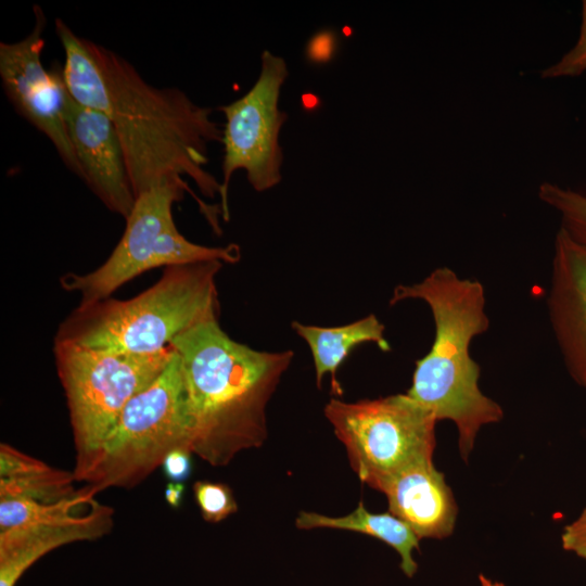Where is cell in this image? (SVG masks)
Returning <instances> with one entry per match:
<instances>
[{"mask_svg":"<svg viewBox=\"0 0 586 586\" xmlns=\"http://www.w3.org/2000/svg\"><path fill=\"white\" fill-rule=\"evenodd\" d=\"M113 509L68 522L44 523L0 532V586H15L39 559L62 546L101 538L113 526Z\"/></svg>","mask_w":586,"mask_h":586,"instance_id":"cell-14","label":"cell"},{"mask_svg":"<svg viewBox=\"0 0 586 586\" xmlns=\"http://www.w3.org/2000/svg\"><path fill=\"white\" fill-rule=\"evenodd\" d=\"M537 195L558 213L561 228L586 249V194L545 181L539 186Z\"/></svg>","mask_w":586,"mask_h":586,"instance_id":"cell-19","label":"cell"},{"mask_svg":"<svg viewBox=\"0 0 586 586\" xmlns=\"http://www.w3.org/2000/svg\"><path fill=\"white\" fill-rule=\"evenodd\" d=\"M64 116L67 132L84 173V183L112 213L126 219L136 196L123 149L110 118L77 102L66 88Z\"/></svg>","mask_w":586,"mask_h":586,"instance_id":"cell-11","label":"cell"},{"mask_svg":"<svg viewBox=\"0 0 586 586\" xmlns=\"http://www.w3.org/2000/svg\"><path fill=\"white\" fill-rule=\"evenodd\" d=\"M380 492L387 498L388 512L405 522L419 539H444L453 534L458 508L433 460L402 470Z\"/></svg>","mask_w":586,"mask_h":586,"instance_id":"cell-13","label":"cell"},{"mask_svg":"<svg viewBox=\"0 0 586 586\" xmlns=\"http://www.w3.org/2000/svg\"><path fill=\"white\" fill-rule=\"evenodd\" d=\"M31 30L14 42H0V78L3 92L20 116L49 139L66 168L84 181V173L73 149L65 116L66 86L63 65L50 69L42 62L47 18L34 5Z\"/></svg>","mask_w":586,"mask_h":586,"instance_id":"cell-10","label":"cell"},{"mask_svg":"<svg viewBox=\"0 0 586 586\" xmlns=\"http://www.w3.org/2000/svg\"><path fill=\"white\" fill-rule=\"evenodd\" d=\"M260 61V72L253 87L241 98L219 107L225 115L219 193L225 221L230 218L228 191L237 170L245 171L247 181L257 192L276 187L282 178L279 133L288 115L279 109V98L289 69L283 58L268 50L262 53Z\"/></svg>","mask_w":586,"mask_h":586,"instance_id":"cell-9","label":"cell"},{"mask_svg":"<svg viewBox=\"0 0 586 586\" xmlns=\"http://www.w3.org/2000/svg\"><path fill=\"white\" fill-rule=\"evenodd\" d=\"M407 300L428 305L435 333L428 354L415 362L406 394L437 421L455 423L460 456L468 461L480 430L504 418L501 406L481 391V368L470 354L473 339L489 329L485 289L444 266L419 282L396 285L388 303Z\"/></svg>","mask_w":586,"mask_h":586,"instance_id":"cell-3","label":"cell"},{"mask_svg":"<svg viewBox=\"0 0 586 586\" xmlns=\"http://www.w3.org/2000/svg\"><path fill=\"white\" fill-rule=\"evenodd\" d=\"M98 493L94 487L86 485L71 497L55 502H38L23 498L0 499V532L81 519L102 506L95 499Z\"/></svg>","mask_w":586,"mask_h":586,"instance_id":"cell-18","label":"cell"},{"mask_svg":"<svg viewBox=\"0 0 586 586\" xmlns=\"http://www.w3.org/2000/svg\"><path fill=\"white\" fill-rule=\"evenodd\" d=\"M54 30L65 55V86L112 122L136 199L163 182L186 183V177L203 196L220 193L221 183L205 168L208 145L222 140L213 109L179 88L150 84L124 56L78 36L61 18Z\"/></svg>","mask_w":586,"mask_h":586,"instance_id":"cell-1","label":"cell"},{"mask_svg":"<svg viewBox=\"0 0 586 586\" xmlns=\"http://www.w3.org/2000/svg\"><path fill=\"white\" fill-rule=\"evenodd\" d=\"M219 260L165 268L149 289L129 300L79 304L59 326L54 342L137 355L168 348L184 331L218 319Z\"/></svg>","mask_w":586,"mask_h":586,"instance_id":"cell-4","label":"cell"},{"mask_svg":"<svg viewBox=\"0 0 586 586\" xmlns=\"http://www.w3.org/2000/svg\"><path fill=\"white\" fill-rule=\"evenodd\" d=\"M562 548L586 561V508L565 525L561 534Z\"/></svg>","mask_w":586,"mask_h":586,"instance_id":"cell-23","label":"cell"},{"mask_svg":"<svg viewBox=\"0 0 586 586\" xmlns=\"http://www.w3.org/2000/svg\"><path fill=\"white\" fill-rule=\"evenodd\" d=\"M547 310L568 372L586 391V249L561 227L553 243Z\"/></svg>","mask_w":586,"mask_h":586,"instance_id":"cell-12","label":"cell"},{"mask_svg":"<svg viewBox=\"0 0 586 586\" xmlns=\"http://www.w3.org/2000/svg\"><path fill=\"white\" fill-rule=\"evenodd\" d=\"M192 453L188 448H176L164 459L161 468L169 482L182 483L192 472Z\"/></svg>","mask_w":586,"mask_h":586,"instance_id":"cell-22","label":"cell"},{"mask_svg":"<svg viewBox=\"0 0 586 586\" xmlns=\"http://www.w3.org/2000/svg\"><path fill=\"white\" fill-rule=\"evenodd\" d=\"M324 416L361 482L380 492L409 466L433 460L435 416L405 394L347 403L331 398Z\"/></svg>","mask_w":586,"mask_h":586,"instance_id":"cell-8","label":"cell"},{"mask_svg":"<svg viewBox=\"0 0 586 586\" xmlns=\"http://www.w3.org/2000/svg\"><path fill=\"white\" fill-rule=\"evenodd\" d=\"M479 582H480V586H505L504 583L492 579L484 574L479 575Z\"/></svg>","mask_w":586,"mask_h":586,"instance_id":"cell-25","label":"cell"},{"mask_svg":"<svg viewBox=\"0 0 586 586\" xmlns=\"http://www.w3.org/2000/svg\"><path fill=\"white\" fill-rule=\"evenodd\" d=\"M74 473L55 469L13 446L0 445V499L55 502L74 495Z\"/></svg>","mask_w":586,"mask_h":586,"instance_id":"cell-16","label":"cell"},{"mask_svg":"<svg viewBox=\"0 0 586 586\" xmlns=\"http://www.w3.org/2000/svg\"><path fill=\"white\" fill-rule=\"evenodd\" d=\"M76 451L74 476L85 482L125 406L166 369L171 346L152 355L54 342Z\"/></svg>","mask_w":586,"mask_h":586,"instance_id":"cell-6","label":"cell"},{"mask_svg":"<svg viewBox=\"0 0 586 586\" xmlns=\"http://www.w3.org/2000/svg\"><path fill=\"white\" fill-rule=\"evenodd\" d=\"M176 448L189 449V424L180 360L174 351L162 374L125 406L85 483L99 492L132 488Z\"/></svg>","mask_w":586,"mask_h":586,"instance_id":"cell-7","label":"cell"},{"mask_svg":"<svg viewBox=\"0 0 586 586\" xmlns=\"http://www.w3.org/2000/svg\"><path fill=\"white\" fill-rule=\"evenodd\" d=\"M170 346L182 371L190 451L218 468L260 447L267 405L294 352L254 349L231 339L218 319L184 331Z\"/></svg>","mask_w":586,"mask_h":586,"instance_id":"cell-2","label":"cell"},{"mask_svg":"<svg viewBox=\"0 0 586 586\" xmlns=\"http://www.w3.org/2000/svg\"><path fill=\"white\" fill-rule=\"evenodd\" d=\"M291 327L310 349L318 388L324 374L330 373L331 391L337 397L344 393L336 378L337 369L355 347L374 343L383 352L391 351V344L384 336L385 326L373 314L339 327H319L298 321H293Z\"/></svg>","mask_w":586,"mask_h":586,"instance_id":"cell-15","label":"cell"},{"mask_svg":"<svg viewBox=\"0 0 586 586\" xmlns=\"http://www.w3.org/2000/svg\"><path fill=\"white\" fill-rule=\"evenodd\" d=\"M189 192L216 234H221L217 207L207 205L189 188L188 182H163L140 194L125 219L122 238L107 259L87 273H65L60 278L63 290L77 293L79 304L101 301L125 283L160 267L219 260L235 264L240 246H205L183 237L173 217V206Z\"/></svg>","mask_w":586,"mask_h":586,"instance_id":"cell-5","label":"cell"},{"mask_svg":"<svg viewBox=\"0 0 586 586\" xmlns=\"http://www.w3.org/2000/svg\"><path fill=\"white\" fill-rule=\"evenodd\" d=\"M295 525L300 530L335 528L372 536L397 551L400 569L406 576L412 577L417 573L418 564L412 552L419 549L420 539L405 522L391 512L372 513L359 501L357 508L344 517L300 511Z\"/></svg>","mask_w":586,"mask_h":586,"instance_id":"cell-17","label":"cell"},{"mask_svg":"<svg viewBox=\"0 0 586 586\" xmlns=\"http://www.w3.org/2000/svg\"><path fill=\"white\" fill-rule=\"evenodd\" d=\"M586 72V0L582 2L581 25L573 47L557 62L544 68L540 77L557 79L581 76Z\"/></svg>","mask_w":586,"mask_h":586,"instance_id":"cell-21","label":"cell"},{"mask_svg":"<svg viewBox=\"0 0 586 586\" xmlns=\"http://www.w3.org/2000/svg\"><path fill=\"white\" fill-rule=\"evenodd\" d=\"M183 483L168 482L165 487L166 502L174 509H178L182 502L184 494Z\"/></svg>","mask_w":586,"mask_h":586,"instance_id":"cell-24","label":"cell"},{"mask_svg":"<svg viewBox=\"0 0 586 586\" xmlns=\"http://www.w3.org/2000/svg\"><path fill=\"white\" fill-rule=\"evenodd\" d=\"M193 494L206 522L218 523L238 511L232 489L227 484L198 481L193 484Z\"/></svg>","mask_w":586,"mask_h":586,"instance_id":"cell-20","label":"cell"}]
</instances>
